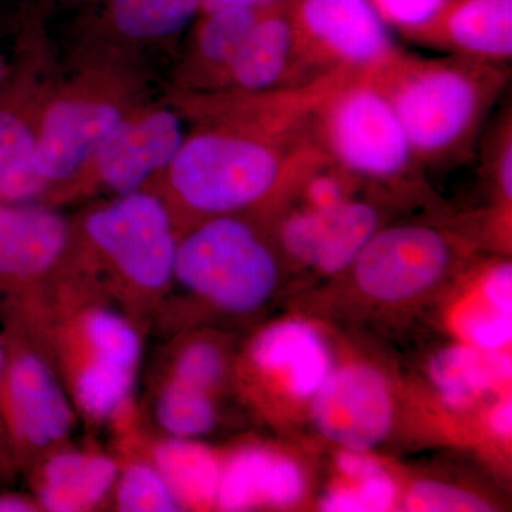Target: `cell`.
Returning a JSON list of instances; mask_svg holds the SVG:
<instances>
[{"label":"cell","instance_id":"cell-1","mask_svg":"<svg viewBox=\"0 0 512 512\" xmlns=\"http://www.w3.org/2000/svg\"><path fill=\"white\" fill-rule=\"evenodd\" d=\"M66 387L90 427L111 424L134 403L144 326L72 265L3 299Z\"/></svg>","mask_w":512,"mask_h":512},{"label":"cell","instance_id":"cell-2","mask_svg":"<svg viewBox=\"0 0 512 512\" xmlns=\"http://www.w3.org/2000/svg\"><path fill=\"white\" fill-rule=\"evenodd\" d=\"M178 234L170 208L156 191L117 195L73 222L66 262L146 328L174 286Z\"/></svg>","mask_w":512,"mask_h":512},{"label":"cell","instance_id":"cell-3","mask_svg":"<svg viewBox=\"0 0 512 512\" xmlns=\"http://www.w3.org/2000/svg\"><path fill=\"white\" fill-rule=\"evenodd\" d=\"M286 134L244 124L210 123L185 138L153 184L173 214L218 217L254 207L276 190L305 151L286 148Z\"/></svg>","mask_w":512,"mask_h":512},{"label":"cell","instance_id":"cell-4","mask_svg":"<svg viewBox=\"0 0 512 512\" xmlns=\"http://www.w3.org/2000/svg\"><path fill=\"white\" fill-rule=\"evenodd\" d=\"M392 101L417 160L453 156L473 137L500 79L487 64L397 57L372 74Z\"/></svg>","mask_w":512,"mask_h":512},{"label":"cell","instance_id":"cell-5","mask_svg":"<svg viewBox=\"0 0 512 512\" xmlns=\"http://www.w3.org/2000/svg\"><path fill=\"white\" fill-rule=\"evenodd\" d=\"M278 281L274 252L235 214L205 218L178 234L174 284L221 311H258Z\"/></svg>","mask_w":512,"mask_h":512},{"label":"cell","instance_id":"cell-6","mask_svg":"<svg viewBox=\"0 0 512 512\" xmlns=\"http://www.w3.org/2000/svg\"><path fill=\"white\" fill-rule=\"evenodd\" d=\"M0 410L13 463L26 474L47 454L69 446L77 413L49 360L22 323L2 311Z\"/></svg>","mask_w":512,"mask_h":512},{"label":"cell","instance_id":"cell-7","mask_svg":"<svg viewBox=\"0 0 512 512\" xmlns=\"http://www.w3.org/2000/svg\"><path fill=\"white\" fill-rule=\"evenodd\" d=\"M313 116L325 156L346 173L393 180L417 161L392 101L372 74H349Z\"/></svg>","mask_w":512,"mask_h":512},{"label":"cell","instance_id":"cell-8","mask_svg":"<svg viewBox=\"0 0 512 512\" xmlns=\"http://www.w3.org/2000/svg\"><path fill=\"white\" fill-rule=\"evenodd\" d=\"M42 106L36 123V165L50 198L72 183L101 141L136 110L100 79L73 84Z\"/></svg>","mask_w":512,"mask_h":512},{"label":"cell","instance_id":"cell-9","mask_svg":"<svg viewBox=\"0 0 512 512\" xmlns=\"http://www.w3.org/2000/svg\"><path fill=\"white\" fill-rule=\"evenodd\" d=\"M185 138L183 120L174 110H133L101 141L72 183L50 200H70L94 190L114 197L147 190L173 163Z\"/></svg>","mask_w":512,"mask_h":512},{"label":"cell","instance_id":"cell-10","mask_svg":"<svg viewBox=\"0 0 512 512\" xmlns=\"http://www.w3.org/2000/svg\"><path fill=\"white\" fill-rule=\"evenodd\" d=\"M451 247L437 229L400 225L377 231L353 262L356 284L380 302H403L446 274Z\"/></svg>","mask_w":512,"mask_h":512},{"label":"cell","instance_id":"cell-11","mask_svg":"<svg viewBox=\"0 0 512 512\" xmlns=\"http://www.w3.org/2000/svg\"><path fill=\"white\" fill-rule=\"evenodd\" d=\"M303 35L316 56L355 74H376L400 56L372 0H303Z\"/></svg>","mask_w":512,"mask_h":512},{"label":"cell","instance_id":"cell-12","mask_svg":"<svg viewBox=\"0 0 512 512\" xmlns=\"http://www.w3.org/2000/svg\"><path fill=\"white\" fill-rule=\"evenodd\" d=\"M312 417L326 439L366 453L392 429L393 402L386 380L370 366L342 367L313 396Z\"/></svg>","mask_w":512,"mask_h":512},{"label":"cell","instance_id":"cell-13","mask_svg":"<svg viewBox=\"0 0 512 512\" xmlns=\"http://www.w3.org/2000/svg\"><path fill=\"white\" fill-rule=\"evenodd\" d=\"M73 222L49 205L0 204V295L42 284L66 261Z\"/></svg>","mask_w":512,"mask_h":512},{"label":"cell","instance_id":"cell-14","mask_svg":"<svg viewBox=\"0 0 512 512\" xmlns=\"http://www.w3.org/2000/svg\"><path fill=\"white\" fill-rule=\"evenodd\" d=\"M119 473V458L66 446L47 454L26 474L42 511L89 512L111 500Z\"/></svg>","mask_w":512,"mask_h":512},{"label":"cell","instance_id":"cell-15","mask_svg":"<svg viewBox=\"0 0 512 512\" xmlns=\"http://www.w3.org/2000/svg\"><path fill=\"white\" fill-rule=\"evenodd\" d=\"M40 104L23 70L0 84V204H28L47 194L36 165Z\"/></svg>","mask_w":512,"mask_h":512},{"label":"cell","instance_id":"cell-16","mask_svg":"<svg viewBox=\"0 0 512 512\" xmlns=\"http://www.w3.org/2000/svg\"><path fill=\"white\" fill-rule=\"evenodd\" d=\"M249 362L262 375L284 384L292 396H315L332 370V359L318 330L299 320H286L262 330L248 350Z\"/></svg>","mask_w":512,"mask_h":512},{"label":"cell","instance_id":"cell-17","mask_svg":"<svg viewBox=\"0 0 512 512\" xmlns=\"http://www.w3.org/2000/svg\"><path fill=\"white\" fill-rule=\"evenodd\" d=\"M303 493L305 478L298 464L266 448L248 447L222 466L215 507L229 512L291 507Z\"/></svg>","mask_w":512,"mask_h":512},{"label":"cell","instance_id":"cell-18","mask_svg":"<svg viewBox=\"0 0 512 512\" xmlns=\"http://www.w3.org/2000/svg\"><path fill=\"white\" fill-rule=\"evenodd\" d=\"M301 50L299 33L291 20L279 15L259 16L244 45L218 76L235 93L276 92L288 79Z\"/></svg>","mask_w":512,"mask_h":512},{"label":"cell","instance_id":"cell-19","mask_svg":"<svg viewBox=\"0 0 512 512\" xmlns=\"http://www.w3.org/2000/svg\"><path fill=\"white\" fill-rule=\"evenodd\" d=\"M147 454L170 485L181 511L215 507L222 464L211 448L195 439L167 437L150 446Z\"/></svg>","mask_w":512,"mask_h":512},{"label":"cell","instance_id":"cell-20","mask_svg":"<svg viewBox=\"0 0 512 512\" xmlns=\"http://www.w3.org/2000/svg\"><path fill=\"white\" fill-rule=\"evenodd\" d=\"M511 357L501 350L451 346L431 360L430 376L450 407L468 406L481 394L510 382Z\"/></svg>","mask_w":512,"mask_h":512},{"label":"cell","instance_id":"cell-21","mask_svg":"<svg viewBox=\"0 0 512 512\" xmlns=\"http://www.w3.org/2000/svg\"><path fill=\"white\" fill-rule=\"evenodd\" d=\"M450 47L476 62L512 57V0H466L448 15Z\"/></svg>","mask_w":512,"mask_h":512},{"label":"cell","instance_id":"cell-22","mask_svg":"<svg viewBox=\"0 0 512 512\" xmlns=\"http://www.w3.org/2000/svg\"><path fill=\"white\" fill-rule=\"evenodd\" d=\"M377 227L379 215L372 205L346 201L338 210L326 215L313 266L325 274L345 271L376 234Z\"/></svg>","mask_w":512,"mask_h":512},{"label":"cell","instance_id":"cell-23","mask_svg":"<svg viewBox=\"0 0 512 512\" xmlns=\"http://www.w3.org/2000/svg\"><path fill=\"white\" fill-rule=\"evenodd\" d=\"M202 0H111L110 19L126 39L151 42L177 35L201 10Z\"/></svg>","mask_w":512,"mask_h":512},{"label":"cell","instance_id":"cell-24","mask_svg":"<svg viewBox=\"0 0 512 512\" xmlns=\"http://www.w3.org/2000/svg\"><path fill=\"white\" fill-rule=\"evenodd\" d=\"M153 414L157 426L168 437L178 439H197L210 433L217 423L211 392L170 379L158 383Z\"/></svg>","mask_w":512,"mask_h":512},{"label":"cell","instance_id":"cell-25","mask_svg":"<svg viewBox=\"0 0 512 512\" xmlns=\"http://www.w3.org/2000/svg\"><path fill=\"white\" fill-rule=\"evenodd\" d=\"M117 458L120 461V473L111 494V501L117 511H181L170 485L148 454L133 451Z\"/></svg>","mask_w":512,"mask_h":512},{"label":"cell","instance_id":"cell-26","mask_svg":"<svg viewBox=\"0 0 512 512\" xmlns=\"http://www.w3.org/2000/svg\"><path fill=\"white\" fill-rule=\"evenodd\" d=\"M258 9L231 8L207 13L197 37V55L211 72L220 73L237 55L259 19Z\"/></svg>","mask_w":512,"mask_h":512},{"label":"cell","instance_id":"cell-27","mask_svg":"<svg viewBox=\"0 0 512 512\" xmlns=\"http://www.w3.org/2000/svg\"><path fill=\"white\" fill-rule=\"evenodd\" d=\"M225 370L227 359L220 345L207 339L190 340L175 350L161 379L177 380L214 393L224 380Z\"/></svg>","mask_w":512,"mask_h":512},{"label":"cell","instance_id":"cell-28","mask_svg":"<svg viewBox=\"0 0 512 512\" xmlns=\"http://www.w3.org/2000/svg\"><path fill=\"white\" fill-rule=\"evenodd\" d=\"M396 484L386 473L359 480L355 487L336 488L322 501L328 512L389 511L396 501Z\"/></svg>","mask_w":512,"mask_h":512},{"label":"cell","instance_id":"cell-29","mask_svg":"<svg viewBox=\"0 0 512 512\" xmlns=\"http://www.w3.org/2000/svg\"><path fill=\"white\" fill-rule=\"evenodd\" d=\"M457 328L470 345L484 350H503L512 339V313L487 306L467 308L457 319Z\"/></svg>","mask_w":512,"mask_h":512},{"label":"cell","instance_id":"cell-30","mask_svg":"<svg viewBox=\"0 0 512 512\" xmlns=\"http://www.w3.org/2000/svg\"><path fill=\"white\" fill-rule=\"evenodd\" d=\"M406 508L417 512L491 511L490 505L450 484L421 481L407 494Z\"/></svg>","mask_w":512,"mask_h":512},{"label":"cell","instance_id":"cell-31","mask_svg":"<svg viewBox=\"0 0 512 512\" xmlns=\"http://www.w3.org/2000/svg\"><path fill=\"white\" fill-rule=\"evenodd\" d=\"M325 220V214L312 208L293 212L282 225L281 239L286 251L305 264H315Z\"/></svg>","mask_w":512,"mask_h":512},{"label":"cell","instance_id":"cell-32","mask_svg":"<svg viewBox=\"0 0 512 512\" xmlns=\"http://www.w3.org/2000/svg\"><path fill=\"white\" fill-rule=\"evenodd\" d=\"M376 8L386 22L407 30L431 25L450 0H376Z\"/></svg>","mask_w":512,"mask_h":512},{"label":"cell","instance_id":"cell-33","mask_svg":"<svg viewBox=\"0 0 512 512\" xmlns=\"http://www.w3.org/2000/svg\"><path fill=\"white\" fill-rule=\"evenodd\" d=\"M306 198H308L309 208L325 215L332 214L348 201L342 178L328 171L315 173L309 178L306 185Z\"/></svg>","mask_w":512,"mask_h":512},{"label":"cell","instance_id":"cell-34","mask_svg":"<svg viewBox=\"0 0 512 512\" xmlns=\"http://www.w3.org/2000/svg\"><path fill=\"white\" fill-rule=\"evenodd\" d=\"M485 303L504 313H512L511 264L494 266L483 282Z\"/></svg>","mask_w":512,"mask_h":512},{"label":"cell","instance_id":"cell-35","mask_svg":"<svg viewBox=\"0 0 512 512\" xmlns=\"http://www.w3.org/2000/svg\"><path fill=\"white\" fill-rule=\"evenodd\" d=\"M338 467L345 476L355 480L379 476L383 468L376 460L366 456L365 451L345 450L338 456Z\"/></svg>","mask_w":512,"mask_h":512},{"label":"cell","instance_id":"cell-36","mask_svg":"<svg viewBox=\"0 0 512 512\" xmlns=\"http://www.w3.org/2000/svg\"><path fill=\"white\" fill-rule=\"evenodd\" d=\"M497 178L505 200H512V141L505 138L497 156Z\"/></svg>","mask_w":512,"mask_h":512},{"label":"cell","instance_id":"cell-37","mask_svg":"<svg viewBox=\"0 0 512 512\" xmlns=\"http://www.w3.org/2000/svg\"><path fill=\"white\" fill-rule=\"evenodd\" d=\"M488 426L495 436L510 439L512 433V403L510 399L495 404L488 414Z\"/></svg>","mask_w":512,"mask_h":512},{"label":"cell","instance_id":"cell-38","mask_svg":"<svg viewBox=\"0 0 512 512\" xmlns=\"http://www.w3.org/2000/svg\"><path fill=\"white\" fill-rule=\"evenodd\" d=\"M2 362H3V348L2 336H0V375H2ZM15 463H13L12 454L8 443V436H6L5 424H3L2 410H0V480H10L15 474Z\"/></svg>","mask_w":512,"mask_h":512},{"label":"cell","instance_id":"cell-39","mask_svg":"<svg viewBox=\"0 0 512 512\" xmlns=\"http://www.w3.org/2000/svg\"><path fill=\"white\" fill-rule=\"evenodd\" d=\"M42 511L33 495L19 493H0V512H37Z\"/></svg>","mask_w":512,"mask_h":512},{"label":"cell","instance_id":"cell-40","mask_svg":"<svg viewBox=\"0 0 512 512\" xmlns=\"http://www.w3.org/2000/svg\"><path fill=\"white\" fill-rule=\"evenodd\" d=\"M274 0H202L201 12L205 15L217 10L231 9V8H247L259 9L261 6L268 5Z\"/></svg>","mask_w":512,"mask_h":512},{"label":"cell","instance_id":"cell-41","mask_svg":"<svg viewBox=\"0 0 512 512\" xmlns=\"http://www.w3.org/2000/svg\"><path fill=\"white\" fill-rule=\"evenodd\" d=\"M5 80V64H3L2 57H0V84Z\"/></svg>","mask_w":512,"mask_h":512}]
</instances>
